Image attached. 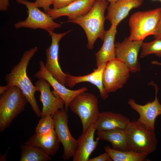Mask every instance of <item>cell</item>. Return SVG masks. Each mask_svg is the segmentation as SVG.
<instances>
[{
  "instance_id": "obj_19",
  "label": "cell",
  "mask_w": 161,
  "mask_h": 161,
  "mask_svg": "<svg viewBox=\"0 0 161 161\" xmlns=\"http://www.w3.org/2000/svg\"><path fill=\"white\" fill-rule=\"evenodd\" d=\"M106 63L97 67L93 72L86 75L76 76L67 74L65 86L72 88L77 83L84 82H89L97 87L100 95L103 99H107L108 95L105 90L103 80V73Z\"/></svg>"
},
{
  "instance_id": "obj_6",
  "label": "cell",
  "mask_w": 161,
  "mask_h": 161,
  "mask_svg": "<svg viewBox=\"0 0 161 161\" xmlns=\"http://www.w3.org/2000/svg\"><path fill=\"white\" fill-rule=\"evenodd\" d=\"M71 111L79 117L82 126V133L96 123L100 113L97 97L84 92L75 96L69 105Z\"/></svg>"
},
{
  "instance_id": "obj_23",
  "label": "cell",
  "mask_w": 161,
  "mask_h": 161,
  "mask_svg": "<svg viewBox=\"0 0 161 161\" xmlns=\"http://www.w3.org/2000/svg\"><path fill=\"white\" fill-rule=\"evenodd\" d=\"M105 152L108 153L114 161H148V155L145 153H138L131 151H121L116 150L109 145L104 147Z\"/></svg>"
},
{
  "instance_id": "obj_13",
  "label": "cell",
  "mask_w": 161,
  "mask_h": 161,
  "mask_svg": "<svg viewBox=\"0 0 161 161\" xmlns=\"http://www.w3.org/2000/svg\"><path fill=\"white\" fill-rule=\"evenodd\" d=\"M39 64V70L34 74V78L44 79L49 83L54 89V90L52 91L53 94L55 96H59L64 101V109L67 112L69 103L72 100L79 94L87 92L88 88L83 87L76 90L69 89L58 82L50 73L46 68L43 61H40Z\"/></svg>"
},
{
  "instance_id": "obj_17",
  "label": "cell",
  "mask_w": 161,
  "mask_h": 161,
  "mask_svg": "<svg viewBox=\"0 0 161 161\" xmlns=\"http://www.w3.org/2000/svg\"><path fill=\"white\" fill-rule=\"evenodd\" d=\"M144 0H119L110 3L107 9L108 13L106 18L111 25L117 26L128 15L132 9L141 6Z\"/></svg>"
},
{
  "instance_id": "obj_32",
  "label": "cell",
  "mask_w": 161,
  "mask_h": 161,
  "mask_svg": "<svg viewBox=\"0 0 161 161\" xmlns=\"http://www.w3.org/2000/svg\"><path fill=\"white\" fill-rule=\"evenodd\" d=\"M10 86L7 84L4 86H0V95H1L5 92Z\"/></svg>"
},
{
  "instance_id": "obj_35",
  "label": "cell",
  "mask_w": 161,
  "mask_h": 161,
  "mask_svg": "<svg viewBox=\"0 0 161 161\" xmlns=\"http://www.w3.org/2000/svg\"><path fill=\"white\" fill-rule=\"evenodd\" d=\"M153 0V1H156V0H158V1H159L160 2V3H161V0Z\"/></svg>"
},
{
  "instance_id": "obj_34",
  "label": "cell",
  "mask_w": 161,
  "mask_h": 161,
  "mask_svg": "<svg viewBox=\"0 0 161 161\" xmlns=\"http://www.w3.org/2000/svg\"><path fill=\"white\" fill-rule=\"evenodd\" d=\"M106 1H107L108 2H109L110 3H114L119 0H103Z\"/></svg>"
},
{
  "instance_id": "obj_29",
  "label": "cell",
  "mask_w": 161,
  "mask_h": 161,
  "mask_svg": "<svg viewBox=\"0 0 161 161\" xmlns=\"http://www.w3.org/2000/svg\"><path fill=\"white\" fill-rule=\"evenodd\" d=\"M112 160L109 154L105 152L98 156L89 159L88 161H112Z\"/></svg>"
},
{
  "instance_id": "obj_22",
  "label": "cell",
  "mask_w": 161,
  "mask_h": 161,
  "mask_svg": "<svg viewBox=\"0 0 161 161\" xmlns=\"http://www.w3.org/2000/svg\"><path fill=\"white\" fill-rule=\"evenodd\" d=\"M97 131V137L110 142L112 148L118 151H130L126 129Z\"/></svg>"
},
{
  "instance_id": "obj_14",
  "label": "cell",
  "mask_w": 161,
  "mask_h": 161,
  "mask_svg": "<svg viewBox=\"0 0 161 161\" xmlns=\"http://www.w3.org/2000/svg\"><path fill=\"white\" fill-rule=\"evenodd\" d=\"M50 85L45 80L38 79L35 83L37 91L40 92V100L43 105L41 117H53L59 110L64 109V102L58 96L55 95L50 89Z\"/></svg>"
},
{
  "instance_id": "obj_1",
  "label": "cell",
  "mask_w": 161,
  "mask_h": 161,
  "mask_svg": "<svg viewBox=\"0 0 161 161\" xmlns=\"http://www.w3.org/2000/svg\"><path fill=\"white\" fill-rule=\"evenodd\" d=\"M38 50L37 47H35L25 51L18 63L13 67L5 79L7 85L10 86H16L21 90L34 112L39 117L41 116V111L35 96L36 87L28 77L26 71L29 61Z\"/></svg>"
},
{
  "instance_id": "obj_5",
  "label": "cell",
  "mask_w": 161,
  "mask_h": 161,
  "mask_svg": "<svg viewBox=\"0 0 161 161\" xmlns=\"http://www.w3.org/2000/svg\"><path fill=\"white\" fill-rule=\"evenodd\" d=\"M130 151L149 154L157 148L158 141L154 130L148 129L136 121H131L126 129Z\"/></svg>"
},
{
  "instance_id": "obj_31",
  "label": "cell",
  "mask_w": 161,
  "mask_h": 161,
  "mask_svg": "<svg viewBox=\"0 0 161 161\" xmlns=\"http://www.w3.org/2000/svg\"><path fill=\"white\" fill-rule=\"evenodd\" d=\"M10 5L9 0H0V11L7 10Z\"/></svg>"
},
{
  "instance_id": "obj_21",
  "label": "cell",
  "mask_w": 161,
  "mask_h": 161,
  "mask_svg": "<svg viewBox=\"0 0 161 161\" xmlns=\"http://www.w3.org/2000/svg\"><path fill=\"white\" fill-rule=\"evenodd\" d=\"M117 27L111 25L110 28L106 31L103 44L95 54L97 67L116 58L114 40Z\"/></svg>"
},
{
  "instance_id": "obj_12",
  "label": "cell",
  "mask_w": 161,
  "mask_h": 161,
  "mask_svg": "<svg viewBox=\"0 0 161 161\" xmlns=\"http://www.w3.org/2000/svg\"><path fill=\"white\" fill-rule=\"evenodd\" d=\"M71 31L69 30L60 33L53 32L48 33L51 38V43L50 46L46 50V68L55 79L64 86L67 74L62 71L59 64V43L62 38Z\"/></svg>"
},
{
  "instance_id": "obj_18",
  "label": "cell",
  "mask_w": 161,
  "mask_h": 161,
  "mask_svg": "<svg viewBox=\"0 0 161 161\" xmlns=\"http://www.w3.org/2000/svg\"><path fill=\"white\" fill-rule=\"evenodd\" d=\"M60 141L54 130L44 134H35L29 138L24 144L34 146L51 156L58 151Z\"/></svg>"
},
{
  "instance_id": "obj_26",
  "label": "cell",
  "mask_w": 161,
  "mask_h": 161,
  "mask_svg": "<svg viewBox=\"0 0 161 161\" xmlns=\"http://www.w3.org/2000/svg\"><path fill=\"white\" fill-rule=\"evenodd\" d=\"M54 123L52 117L47 115L41 117L35 128V134H44L54 129Z\"/></svg>"
},
{
  "instance_id": "obj_4",
  "label": "cell",
  "mask_w": 161,
  "mask_h": 161,
  "mask_svg": "<svg viewBox=\"0 0 161 161\" xmlns=\"http://www.w3.org/2000/svg\"><path fill=\"white\" fill-rule=\"evenodd\" d=\"M161 15V8L138 11L132 14L129 21L130 34L128 37L133 41H143L155 33Z\"/></svg>"
},
{
  "instance_id": "obj_20",
  "label": "cell",
  "mask_w": 161,
  "mask_h": 161,
  "mask_svg": "<svg viewBox=\"0 0 161 161\" xmlns=\"http://www.w3.org/2000/svg\"><path fill=\"white\" fill-rule=\"evenodd\" d=\"M123 115L111 112H100L95 123L97 131L126 129L130 122Z\"/></svg>"
},
{
  "instance_id": "obj_25",
  "label": "cell",
  "mask_w": 161,
  "mask_h": 161,
  "mask_svg": "<svg viewBox=\"0 0 161 161\" xmlns=\"http://www.w3.org/2000/svg\"><path fill=\"white\" fill-rule=\"evenodd\" d=\"M140 57L143 58L149 54H153L159 57H161V39H155L148 42H143Z\"/></svg>"
},
{
  "instance_id": "obj_2",
  "label": "cell",
  "mask_w": 161,
  "mask_h": 161,
  "mask_svg": "<svg viewBox=\"0 0 161 161\" xmlns=\"http://www.w3.org/2000/svg\"><path fill=\"white\" fill-rule=\"evenodd\" d=\"M108 3L103 0H96L87 13L74 20L65 22L78 24L83 29L87 37L88 49H93L97 39L100 38L103 41L106 32L104 25L106 19L104 14Z\"/></svg>"
},
{
  "instance_id": "obj_7",
  "label": "cell",
  "mask_w": 161,
  "mask_h": 161,
  "mask_svg": "<svg viewBox=\"0 0 161 161\" xmlns=\"http://www.w3.org/2000/svg\"><path fill=\"white\" fill-rule=\"evenodd\" d=\"M18 4L27 7L28 16L27 18L15 23L14 27L18 29L21 28H29L34 30L41 29L48 33L61 27V24L55 22L49 15L40 10L34 3L27 0H16Z\"/></svg>"
},
{
  "instance_id": "obj_11",
  "label": "cell",
  "mask_w": 161,
  "mask_h": 161,
  "mask_svg": "<svg viewBox=\"0 0 161 161\" xmlns=\"http://www.w3.org/2000/svg\"><path fill=\"white\" fill-rule=\"evenodd\" d=\"M143 41H133L126 38L122 42L115 43L116 58L121 60L131 72L140 71L138 57Z\"/></svg>"
},
{
  "instance_id": "obj_10",
  "label": "cell",
  "mask_w": 161,
  "mask_h": 161,
  "mask_svg": "<svg viewBox=\"0 0 161 161\" xmlns=\"http://www.w3.org/2000/svg\"><path fill=\"white\" fill-rule=\"evenodd\" d=\"M150 85L155 89V97L152 102L144 105L137 103L133 99L128 100L130 107L139 114V117L136 122L142 126L150 130H155V124L157 117L161 115V104L157 97L159 88L157 85L152 81Z\"/></svg>"
},
{
  "instance_id": "obj_8",
  "label": "cell",
  "mask_w": 161,
  "mask_h": 161,
  "mask_svg": "<svg viewBox=\"0 0 161 161\" xmlns=\"http://www.w3.org/2000/svg\"><path fill=\"white\" fill-rule=\"evenodd\" d=\"M130 72L126 65L117 58L107 62L103 75L106 92L108 94L122 88L129 77Z\"/></svg>"
},
{
  "instance_id": "obj_33",
  "label": "cell",
  "mask_w": 161,
  "mask_h": 161,
  "mask_svg": "<svg viewBox=\"0 0 161 161\" xmlns=\"http://www.w3.org/2000/svg\"><path fill=\"white\" fill-rule=\"evenodd\" d=\"M152 64L161 66V63L157 61H153L151 62Z\"/></svg>"
},
{
  "instance_id": "obj_28",
  "label": "cell",
  "mask_w": 161,
  "mask_h": 161,
  "mask_svg": "<svg viewBox=\"0 0 161 161\" xmlns=\"http://www.w3.org/2000/svg\"><path fill=\"white\" fill-rule=\"evenodd\" d=\"M77 0H53V8L59 9L65 7Z\"/></svg>"
},
{
  "instance_id": "obj_27",
  "label": "cell",
  "mask_w": 161,
  "mask_h": 161,
  "mask_svg": "<svg viewBox=\"0 0 161 161\" xmlns=\"http://www.w3.org/2000/svg\"><path fill=\"white\" fill-rule=\"evenodd\" d=\"M53 0H35L34 2L35 6L38 8L42 7L45 13H47L50 9V7L52 4Z\"/></svg>"
},
{
  "instance_id": "obj_9",
  "label": "cell",
  "mask_w": 161,
  "mask_h": 161,
  "mask_svg": "<svg viewBox=\"0 0 161 161\" xmlns=\"http://www.w3.org/2000/svg\"><path fill=\"white\" fill-rule=\"evenodd\" d=\"M64 109L57 111L52 117L54 123V130L62 143L64 152L62 158L67 160L73 157L76 149L77 140L71 135L68 126V116Z\"/></svg>"
},
{
  "instance_id": "obj_15",
  "label": "cell",
  "mask_w": 161,
  "mask_h": 161,
  "mask_svg": "<svg viewBox=\"0 0 161 161\" xmlns=\"http://www.w3.org/2000/svg\"><path fill=\"white\" fill-rule=\"evenodd\" d=\"M96 130V124L91 125L87 130L82 133L77 140V143L73 161H88L89 157L97 147L100 139H94Z\"/></svg>"
},
{
  "instance_id": "obj_30",
  "label": "cell",
  "mask_w": 161,
  "mask_h": 161,
  "mask_svg": "<svg viewBox=\"0 0 161 161\" xmlns=\"http://www.w3.org/2000/svg\"><path fill=\"white\" fill-rule=\"evenodd\" d=\"M153 36L155 39H161V15L156 29Z\"/></svg>"
},
{
  "instance_id": "obj_24",
  "label": "cell",
  "mask_w": 161,
  "mask_h": 161,
  "mask_svg": "<svg viewBox=\"0 0 161 161\" xmlns=\"http://www.w3.org/2000/svg\"><path fill=\"white\" fill-rule=\"evenodd\" d=\"M20 161H47L52 160L51 156L31 145H24L20 147Z\"/></svg>"
},
{
  "instance_id": "obj_16",
  "label": "cell",
  "mask_w": 161,
  "mask_h": 161,
  "mask_svg": "<svg viewBox=\"0 0 161 161\" xmlns=\"http://www.w3.org/2000/svg\"><path fill=\"white\" fill-rule=\"evenodd\" d=\"M96 0H77L61 8H50L47 13L53 19L66 16L68 21L73 20L87 13L92 7Z\"/></svg>"
},
{
  "instance_id": "obj_3",
  "label": "cell",
  "mask_w": 161,
  "mask_h": 161,
  "mask_svg": "<svg viewBox=\"0 0 161 161\" xmlns=\"http://www.w3.org/2000/svg\"><path fill=\"white\" fill-rule=\"evenodd\" d=\"M0 97V132L3 131L24 109L28 101L21 90L10 86Z\"/></svg>"
}]
</instances>
